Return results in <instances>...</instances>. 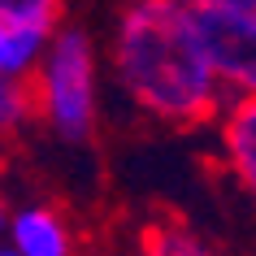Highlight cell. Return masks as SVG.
Listing matches in <instances>:
<instances>
[{
  "label": "cell",
  "mask_w": 256,
  "mask_h": 256,
  "mask_svg": "<svg viewBox=\"0 0 256 256\" xmlns=\"http://www.w3.org/2000/svg\"><path fill=\"white\" fill-rule=\"evenodd\" d=\"M113 66L130 100L156 122L200 126L226 113L187 0H130L113 35Z\"/></svg>",
  "instance_id": "obj_1"
},
{
  "label": "cell",
  "mask_w": 256,
  "mask_h": 256,
  "mask_svg": "<svg viewBox=\"0 0 256 256\" xmlns=\"http://www.w3.org/2000/svg\"><path fill=\"white\" fill-rule=\"evenodd\" d=\"M35 104L61 139L78 144L96 126V56L82 30H61L35 78Z\"/></svg>",
  "instance_id": "obj_2"
},
{
  "label": "cell",
  "mask_w": 256,
  "mask_h": 256,
  "mask_svg": "<svg viewBox=\"0 0 256 256\" xmlns=\"http://www.w3.org/2000/svg\"><path fill=\"white\" fill-rule=\"evenodd\" d=\"M196 30L230 100H256V9H196Z\"/></svg>",
  "instance_id": "obj_3"
},
{
  "label": "cell",
  "mask_w": 256,
  "mask_h": 256,
  "mask_svg": "<svg viewBox=\"0 0 256 256\" xmlns=\"http://www.w3.org/2000/svg\"><path fill=\"white\" fill-rule=\"evenodd\" d=\"M9 248L18 256H74V230L56 208L26 204L9 217Z\"/></svg>",
  "instance_id": "obj_4"
},
{
  "label": "cell",
  "mask_w": 256,
  "mask_h": 256,
  "mask_svg": "<svg viewBox=\"0 0 256 256\" xmlns=\"http://www.w3.org/2000/svg\"><path fill=\"white\" fill-rule=\"evenodd\" d=\"M222 156L248 196L256 200V100H230L222 113Z\"/></svg>",
  "instance_id": "obj_5"
},
{
  "label": "cell",
  "mask_w": 256,
  "mask_h": 256,
  "mask_svg": "<svg viewBox=\"0 0 256 256\" xmlns=\"http://www.w3.org/2000/svg\"><path fill=\"white\" fill-rule=\"evenodd\" d=\"M52 40L56 35H44V30L0 26V78L4 82H35Z\"/></svg>",
  "instance_id": "obj_6"
},
{
  "label": "cell",
  "mask_w": 256,
  "mask_h": 256,
  "mask_svg": "<svg viewBox=\"0 0 256 256\" xmlns=\"http://www.w3.org/2000/svg\"><path fill=\"white\" fill-rule=\"evenodd\" d=\"M144 256H217L208 243H200V234H191L178 222H156L144 234Z\"/></svg>",
  "instance_id": "obj_7"
},
{
  "label": "cell",
  "mask_w": 256,
  "mask_h": 256,
  "mask_svg": "<svg viewBox=\"0 0 256 256\" xmlns=\"http://www.w3.org/2000/svg\"><path fill=\"white\" fill-rule=\"evenodd\" d=\"M56 22H61V0H0V26L56 35Z\"/></svg>",
  "instance_id": "obj_8"
},
{
  "label": "cell",
  "mask_w": 256,
  "mask_h": 256,
  "mask_svg": "<svg viewBox=\"0 0 256 256\" xmlns=\"http://www.w3.org/2000/svg\"><path fill=\"white\" fill-rule=\"evenodd\" d=\"M35 104V82H0V122L4 126H18Z\"/></svg>",
  "instance_id": "obj_9"
},
{
  "label": "cell",
  "mask_w": 256,
  "mask_h": 256,
  "mask_svg": "<svg viewBox=\"0 0 256 256\" xmlns=\"http://www.w3.org/2000/svg\"><path fill=\"white\" fill-rule=\"evenodd\" d=\"M191 9H213V4H230V9H256V0H187Z\"/></svg>",
  "instance_id": "obj_10"
},
{
  "label": "cell",
  "mask_w": 256,
  "mask_h": 256,
  "mask_svg": "<svg viewBox=\"0 0 256 256\" xmlns=\"http://www.w3.org/2000/svg\"><path fill=\"white\" fill-rule=\"evenodd\" d=\"M0 256H18V252H14V248H4V252H0Z\"/></svg>",
  "instance_id": "obj_11"
}]
</instances>
